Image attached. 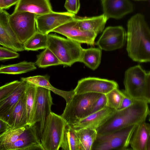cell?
<instances>
[{
  "label": "cell",
  "mask_w": 150,
  "mask_h": 150,
  "mask_svg": "<svg viewBox=\"0 0 150 150\" xmlns=\"http://www.w3.org/2000/svg\"><path fill=\"white\" fill-rule=\"evenodd\" d=\"M6 122L12 128H19L28 125L25 92L8 116Z\"/></svg>",
  "instance_id": "44dd1931"
},
{
  "label": "cell",
  "mask_w": 150,
  "mask_h": 150,
  "mask_svg": "<svg viewBox=\"0 0 150 150\" xmlns=\"http://www.w3.org/2000/svg\"><path fill=\"white\" fill-rule=\"evenodd\" d=\"M106 99V107L115 110L119 108L124 94L123 91L115 88L105 94Z\"/></svg>",
  "instance_id": "4dcf8cb0"
},
{
  "label": "cell",
  "mask_w": 150,
  "mask_h": 150,
  "mask_svg": "<svg viewBox=\"0 0 150 150\" xmlns=\"http://www.w3.org/2000/svg\"><path fill=\"white\" fill-rule=\"evenodd\" d=\"M103 13L108 19H119L132 12L133 6L129 0H102Z\"/></svg>",
  "instance_id": "e0dca14e"
},
{
  "label": "cell",
  "mask_w": 150,
  "mask_h": 150,
  "mask_svg": "<svg viewBox=\"0 0 150 150\" xmlns=\"http://www.w3.org/2000/svg\"><path fill=\"white\" fill-rule=\"evenodd\" d=\"M20 84L9 95L0 101V119L6 122L7 118L24 93L28 82L21 80Z\"/></svg>",
  "instance_id": "ac0fdd59"
},
{
  "label": "cell",
  "mask_w": 150,
  "mask_h": 150,
  "mask_svg": "<svg viewBox=\"0 0 150 150\" xmlns=\"http://www.w3.org/2000/svg\"><path fill=\"white\" fill-rule=\"evenodd\" d=\"M53 104L50 91L37 86L35 102L32 125L40 123L39 135L40 137L47 119L52 112L51 107Z\"/></svg>",
  "instance_id": "9c48e42d"
},
{
  "label": "cell",
  "mask_w": 150,
  "mask_h": 150,
  "mask_svg": "<svg viewBox=\"0 0 150 150\" xmlns=\"http://www.w3.org/2000/svg\"><path fill=\"white\" fill-rule=\"evenodd\" d=\"M28 83L25 92V105L28 125H32L35 102L37 86L29 82Z\"/></svg>",
  "instance_id": "83f0119b"
},
{
  "label": "cell",
  "mask_w": 150,
  "mask_h": 150,
  "mask_svg": "<svg viewBox=\"0 0 150 150\" xmlns=\"http://www.w3.org/2000/svg\"><path fill=\"white\" fill-rule=\"evenodd\" d=\"M150 114L148 103L136 100L130 106L116 110L108 120L96 130L98 134L108 133L145 121Z\"/></svg>",
  "instance_id": "7a4b0ae2"
},
{
  "label": "cell",
  "mask_w": 150,
  "mask_h": 150,
  "mask_svg": "<svg viewBox=\"0 0 150 150\" xmlns=\"http://www.w3.org/2000/svg\"><path fill=\"white\" fill-rule=\"evenodd\" d=\"M101 56V50L99 48L83 49L79 62L83 63L91 69L95 70L100 64Z\"/></svg>",
  "instance_id": "cb8c5ba5"
},
{
  "label": "cell",
  "mask_w": 150,
  "mask_h": 150,
  "mask_svg": "<svg viewBox=\"0 0 150 150\" xmlns=\"http://www.w3.org/2000/svg\"><path fill=\"white\" fill-rule=\"evenodd\" d=\"M50 77L48 75H38L27 77L21 78L24 80L35 85L36 86L41 87L52 91L63 97L65 100L66 104L69 101L74 94L73 90L66 91L61 90L53 87L50 82Z\"/></svg>",
  "instance_id": "603a6c76"
},
{
  "label": "cell",
  "mask_w": 150,
  "mask_h": 150,
  "mask_svg": "<svg viewBox=\"0 0 150 150\" xmlns=\"http://www.w3.org/2000/svg\"><path fill=\"white\" fill-rule=\"evenodd\" d=\"M124 28L120 26L107 27L96 44L101 50L111 51L122 47L126 40Z\"/></svg>",
  "instance_id": "7c38bea8"
},
{
  "label": "cell",
  "mask_w": 150,
  "mask_h": 150,
  "mask_svg": "<svg viewBox=\"0 0 150 150\" xmlns=\"http://www.w3.org/2000/svg\"><path fill=\"white\" fill-rule=\"evenodd\" d=\"M75 130L79 140L80 150H92L98 135L97 130L88 128L75 129Z\"/></svg>",
  "instance_id": "d4e9b609"
},
{
  "label": "cell",
  "mask_w": 150,
  "mask_h": 150,
  "mask_svg": "<svg viewBox=\"0 0 150 150\" xmlns=\"http://www.w3.org/2000/svg\"><path fill=\"white\" fill-rule=\"evenodd\" d=\"M3 0H0V8L2 9H3Z\"/></svg>",
  "instance_id": "f35d334b"
},
{
  "label": "cell",
  "mask_w": 150,
  "mask_h": 150,
  "mask_svg": "<svg viewBox=\"0 0 150 150\" xmlns=\"http://www.w3.org/2000/svg\"><path fill=\"white\" fill-rule=\"evenodd\" d=\"M116 110L105 107L71 126L75 129L88 128L97 130L108 120Z\"/></svg>",
  "instance_id": "2e32d148"
},
{
  "label": "cell",
  "mask_w": 150,
  "mask_h": 150,
  "mask_svg": "<svg viewBox=\"0 0 150 150\" xmlns=\"http://www.w3.org/2000/svg\"><path fill=\"white\" fill-rule=\"evenodd\" d=\"M60 148L64 150H80L75 129L70 125L66 126Z\"/></svg>",
  "instance_id": "4316f807"
},
{
  "label": "cell",
  "mask_w": 150,
  "mask_h": 150,
  "mask_svg": "<svg viewBox=\"0 0 150 150\" xmlns=\"http://www.w3.org/2000/svg\"><path fill=\"white\" fill-rule=\"evenodd\" d=\"M11 127L6 122L0 119V137L2 136Z\"/></svg>",
  "instance_id": "8d00e7d4"
},
{
  "label": "cell",
  "mask_w": 150,
  "mask_h": 150,
  "mask_svg": "<svg viewBox=\"0 0 150 150\" xmlns=\"http://www.w3.org/2000/svg\"><path fill=\"white\" fill-rule=\"evenodd\" d=\"M118 87L117 83L114 81L88 77L79 80L73 91L76 94L94 93L105 94L112 89Z\"/></svg>",
  "instance_id": "8fae6325"
},
{
  "label": "cell",
  "mask_w": 150,
  "mask_h": 150,
  "mask_svg": "<svg viewBox=\"0 0 150 150\" xmlns=\"http://www.w3.org/2000/svg\"><path fill=\"white\" fill-rule=\"evenodd\" d=\"M4 9H1L0 8V14L1 13V12L3 11Z\"/></svg>",
  "instance_id": "ab89813d"
},
{
  "label": "cell",
  "mask_w": 150,
  "mask_h": 150,
  "mask_svg": "<svg viewBox=\"0 0 150 150\" xmlns=\"http://www.w3.org/2000/svg\"><path fill=\"white\" fill-rule=\"evenodd\" d=\"M48 35L37 31L24 44L25 50L36 51L47 47Z\"/></svg>",
  "instance_id": "f1b7e54d"
},
{
  "label": "cell",
  "mask_w": 150,
  "mask_h": 150,
  "mask_svg": "<svg viewBox=\"0 0 150 150\" xmlns=\"http://www.w3.org/2000/svg\"><path fill=\"white\" fill-rule=\"evenodd\" d=\"M10 14L5 10L0 14V45L17 52L25 50L11 28L8 22Z\"/></svg>",
  "instance_id": "9a60e30c"
},
{
  "label": "cell",
  "mask_w": 150,
  "mask_h": 150,
  "mask_svg": "<svg viewBox=\"0 0 150 150\" xmlns=\"http://www.w3.org/2000/svg\"><path fill=\"white\" fill-rule=\"evenodd\" d=\"M124 84L127 95L135 100L150 103V72L139 65L125 71Z\"/></svg>",
  "instance_id": "3957f363"
},
{
  "label": "cell",
  "mask_w": 150,
  "mask_h": 150,
  "mask_svg": "<svg viewBox=\"0 0 150 150\" xmlns=\"http://www.w3.org/2000/svg\"><path fill=\"white\" fill-rule=\"evenodd\" d=\"M74 19L81 30L94 33L97 34L102 32L108 18L104 14L91 17H80L75 16Z\"/></svg>",
  "instance_id": "7402d4cb"
},
{
  "label": "cell",
  "mask_w": 150,
  "mask_h": 150,
  "mask_svg": "<svg viewBox=\"0 0 150 150\" xmlns=\"http://www.w3.org/2000/svg\"><path fill=\"white\" fill-rule=\"evenodd\" d=\"M42 150L35 125H27L24 131L5 150Z\"/></svg>",
  "instance_id": "5bb4252c"
},
{
  "label": "cell",
  "mask_w": 150,
  "mask_h": 150,
  "mask_svg": "<svg viewBox=\"0 0 150 150\" xmlns=\"http://www.w3.org/2000/svg\"><path fill=\"white\" fill-rule=\"evenodd\" d=\"M35 63L23 61L19 63L0 66V74L16 75L25 73L36 69Z\"/></svg>",
  "instance_id": "484cf974"
},
{
  "label": "cell",
  "mask_w": 150,
  "mask_h": 150,
  "mask_svg": "<svg viewBox=\"0 0 150 150\" xmlns=\"http://www.w3.org/2000/svg\"><path fill=\"white\" fill-rule=\"evenodd\" d=\"M35 13L26 11L13 12L10 15V26L18 41L24 43L37 31Z\"/></svg>",
  "instance_id": "ba28073f"
},
{
  "label": "cell",
  "mask_w": 150,
  "mask_h": 150,
  "mask_svg": "<svg viewBox=\"0 0 150 150\" xmlns=\"http://www.w3.org/2000/svg\"><path fill=\"white\" fill-rule=\"evenodd\" d=\"M101 94H74L66 104L61 115L67 124L72 125L89 115L92 106Z\"/></svg>",
  "instance_id": "5b68a950"
},
{
  "label": "cell",
  "mask_w": 150,
  "mask_h": 150,
  "mask_svg": "<svg viewBox=\"0 0 150 150\" xmlns=\"http://www.w3.org/2000/svg\"><path fill=\"white\" fill-rule=\"evenodd\" d=\"M21 81L15 80L0 87V101L9 95L20 84Z\"/></svg>",
  "instance_id": "1f68e13d"
},
{
  "label": "cell",
  "mask_w": 150,
  "mask_h": 150,
  "mask_svg": "<svg viewBox=\"0 0 150 150\" xmlns=\"http://www.w3.org/2000/svg\"><path fill=\"white\" fill-rule=\"evenodd\" d=\"M35 65L40 68L62 65L54 54L48 47L37 56Z\"/></svg>",
  "instance_id": "f546056e"
},
{
  "label": "cell",
  "mask_w": 150,
  "mask_h": 150,
  "mask_svg": "<svg viewBox=\"0 0 150 150\" xmlns=\"http://www.w3.org/2000/svg\"><path fill=\"white\" fill-rule=\"evenodd\" d=\"M124 95L122 100L120 106L117 110H122L132 105L136 100H133L126 94L124 92Z\"/></svg>",
  "instance_id": "d590c367"
},
{
  "label": "cell",
  "mask_w": 150,
  "mask_h": 150,
  "mask_svg": "<svg viewBox=\"0 0 150 150\" xmlns=\"http://www.w3.org/2000/svg\"><path fill=\"white\" fill-rule=\"evenodd\" d=\"M67 124L61 115L51 112L46 120L40 136L43 150H58L60 148Z\"/></svg>",
  "instance_id": "8992f818"
},
{
  "label": "cell",
  "mask_w": 150,
  "mask_h": 150,
  "mask_svg": "<svg viewBox=\"0 0 150 150\" xmlns=\"http://www.w3.org/2000/svg\"><path fill=\"white\" fill-rule=\"evenodd\" d=\"M105 107H106V96L105 94H101L92 106L90 115L100 110Z\"/></svg>",
  "instance_id": "836d02e7"
},
{
  "label": "cell",
  "mask_w": 150,
  "mask_h": 150,
  "mask_svg": "<svg viewBox=\"0 0 150 150\" xmlns=\"http://www.w3.org/2000/svg\"><path fill=\"white\" fill-rule=\"evenodd\" d=\"M52 11L49 0H19L14 12L26 11L38 16Z\"/></svg>",
  "instance_id": "ffe728a7"
},
{
  "label": "cell",
  "mask_w": 150,
  "mask_h": 150,
  "mask_svg": "<svg viewBox=\"0 0 150 150\" xmlns=\"http://www.w3.org/2000/svg\"><path fill=\"white\" fill-rule=\"evenodd\" d=\"M19 56V54L17 52L4 46H0V61L16 58Z\"/></svg>",
  "instance_id": "d6a6232c"
},
{
  "label": "cell",
  "mask_w": 150,
  "mask_h": 150,
  "mask_svg": "<svg viewBox=\"0 0 150 150\" xmlns=\"http://www.w3.org/2000/svg\"><path fill=\"white\" fill-rule=\"evenodd\" d=\"M18 1L19 0H3V9H8L16 4Z\"/></svg>",
  "instance_id": "74e56055"
},
{
  "label": "cell",
  "mask_w": 150,
  "mask_h": 150,
  "mask_svg": "<svg viewBox=\"0 0 150 150\" xmlns=\"http://www.w3.org/2000/svg\"><path fill=\"white\" fill-rule=\"evenodd\" d=\"M126 33L127 50L133 61H150V30L144 16L137 13L128 20Z\"/></svg>",
  "instance_id": "6da1fadb"
},
{
  "label": "cell",
  "mask_w": 150,
  "mask_h": 150,
  "mask_svg": "<svg viewBox=\"0 0 150 150\" xmlns=\"http://www.w3.org/2000/svg\"><path fill=\"white\" fill-rule=\"evenodd\" d=\"M47 47L64 67H71L79 62L83 49L80 43L54 34H48Z\"/></svg>",
  "instance_id": "277c9868"
},
{
  "label": "cell",
  "mask_w": 150,
  "mask_h": 150,
  "mask_svg": "<svg viewBox=\"0 0 150 150\" xmlns=\"http://www.w3.org/2000/svg\"><path fill=\"white\" fill-rule=\"evenodd\" d=\"M64 6L68 12L76 14L80 7V0H66Z\"/></svg>",
  "instance_id": "e575fe53"
},
{
  "label": "cell",
  "mask_w": 150,
  "mask_h": 150,
  "mask_svg": "<svg viewBox=\"0 0 150 150\" xmlns=\"http://www.w3.org/2000/svg\"><path fill=\"white\" fill-rule=\"evenodd\" d=\"M0 149H1V142H0Z\"/></svg>",
  "instance_id": "60d3db41"
},
{
  "label": "cell",
  "mask_w": 150,
  "mask_h": 150,
  "mask_svg": "<svg viewBox=\"0 0 150 150\" xmlns=\"http://www.w3.org/2000/svg\"><path fill=\"white\" fill-rule=\"evenodd\" d=\"M137 125L131 126L105 134H98L92 150L127 149Z\"/></svg>",
  "instance_id": "52a82bcc"
},
{
  "label": "cell",
  "mask_w": 150,
  "mask_h": 150,
  "mask_svg": "<svg viewBox=\"0 0 150 150\" xmlns=\"http://www.w3.org/2000/svg\"><path fill=\"white\" fill-rule=\"evenodd\" d=\"M75 14L68 12H58L53 11L44 14L36 16L37 30L48 35L52 31L64 24L73 20Z\"/></svg>",
  "instance_id": "30bf717a"
},
{
  "label": "cell",
  "mask_w": 150,
  "mask_h": 150,
  "mask_svg": "<svg viewBox=\"0 0 150 150\" xmlns=\"http://www.w3.org/2000/svg\"><path fill=\"white\" fill-rule=\"evenodd\" d=\"M54 32L62 34L67 38L80 43L94 45L97 34L94 33L84 31L78 26L76 21L74 19L53 30Z\"/></svg>",
  "instance_id": "4fadbf2b"
},
{
  "label": "cell",
  "mask_w": 150,
  "mask_h": 150,
  "mask_svg": "<svg viewBox=\"0 0 150 150\" xmlns=\"http://www.w3.org/2000/svg\"><path fill=\"white\" fill-rule=\"evenodd\" d=\"M129 145L134 150H150V126L144 121L137 125L134 131Z\"/></svg>",
  "instance_id": "d6986e66"
}]
</instances>
